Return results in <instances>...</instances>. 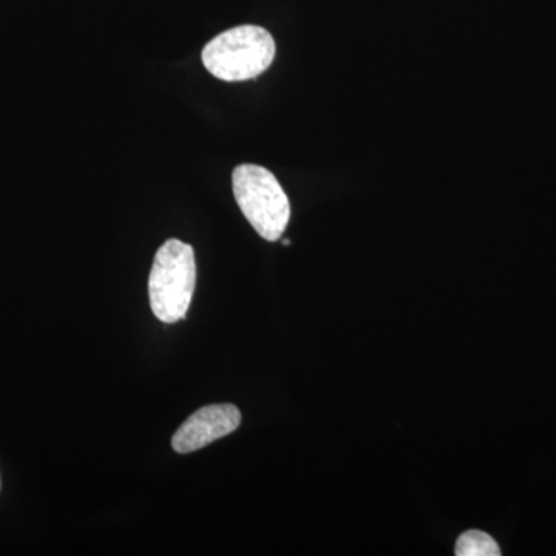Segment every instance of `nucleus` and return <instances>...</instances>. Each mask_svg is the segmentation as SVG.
<instances>
[{"label":"nucleus","instance_id":"1","mask_svg":"<svg viewBox=\"0 0 556 556\" xmlns=\"http://www.w3.org/2000/svg\"><path fill=\"white\" fill-rule=\"evenodd\" d=\"M276 40L258 25H240L208 40L201 53L204 67L215 78L240 83L257 78L273 65Z\"/></svg>","mask_w":556,"mask_h":556},{"label":"nucleus","instance_id":"2","mask_svg":"<svg viewBox=\"0 0 556 556\" xmlns=\"http://www.w3.org/2000/svg\"><path fill=\"white\" fill-rule=\"evenodd\" d=\"M197 285L195 252L190 244L167 240L156 251L149 278L153 314L163 324H175L188 314Z\"/></svg>","mask_w":556,"mask_h":556},{"label":"nucleus","instance_id":"3","mask_svg":"<svg viewBox=\"0 0 556 556\" xmlns=\"http://www.w3.org/2000/svg\"><path fill=\"white\" fill-rule=\"evenodd\" d=\"M233 195L252 228L266 241L281 239L291 204L278 179L266 167L240 164L232 174Z\"/></svg>","mask_w":556,"mask_h":556},{"label":"nucleus","instance_id":"4","mask_svg":"<svg viewBox=\"0 0 556 556\" xmlns=\"http://www.w3.org/2000/svg\"><path fill=\"white\" fill-rule=\"evenodd\" d=\"M241 424L240 409L232 404L203 407L178 428L172 438V447L179 455L197 452L233 433Z\"/></svg>","mask_w":556,"mask_h":556},{"label":"nucleus","instance_id":"5","mask_svg":"<svg viewBox=\"0 0 556 556\" xmlns=\"http://www.w3.org/2000/svg\"><path fill=\"white\" fill-rule=\"evenodd\" d=\"M457 556H500V546L489 533L481 530H468L456 541Z\"/></svg>","mask_w":556,"mask_h":556},{"label":"nucleus","instance_id":"6","mask_svg":"<svg viewBox=\"0 0 556 556\" xmlns=\"http://www.w3.org/2000/svg\"><path fill=\"white\" fill-rule=\"evenodd\" d=\"M283 244H285V247H289V244H291V241H289V240H285V241H283Z\"/></svg>","mask_w":556,"mask_h":556}]
</instances>
